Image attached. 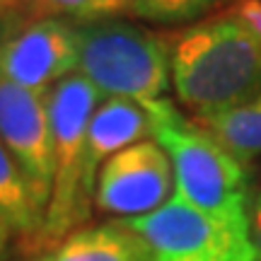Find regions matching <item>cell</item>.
Instances as JSON below:
<instances>
[{"mask_svg": "<svg viewBox=\"0 0 261 261\" xmlns=\"http://www.w3.org/2000/svg\"><path fill=\"white\" fill-rule=\"evenodd\" d=\"M172 87L196 119L261 92V44L234 17L191 24L169 48Z\"/></svg>", "mask_w": 261, "mask_h": 261, "instance_id": "cell-1", "label": "cell"}, {"mask_svg": "<svg viewBox=\"0 0 261 261\" xmlns=\"http://www.w3.org/2000/svg\"><path fill=\"white\" fill-rule=\"evenodd\" d=\"M140 104L148 114L150 138L172 162L174 196L213 218H247L252 187L242 162L196 119L184 116L172 99L162 97Z\"/></svg>", "mask_w": 261, "mask_h": 261, "instance_id": "cell-2", "label": "cell"}, {"mask_svg": "<svg viewBox=\"0 0 261 261\" xmlns=\"http://www.w3.org/2000/svg\"><path fill=\"white\" fill-rule=\"evenodd\" d=\"M77 73L102 97L155 102L172 85L169 46L162 39L121 17H102L75 24Z\"/></svg>", "mask_w": 261, "mask_h": 261, "instance_id": "cell-3", "label": "cell"}, {"mask_svg": "<svg viewBox=\"0 0 261 261\" xmlns=\"http://www.w3.org/2000/svg\"><path fill=\"white\" fill-rule=\"evenodd\" d=\"M46 102L54 130V187L37 242L39 254L85 227L92 213V196L85 189V136L102 94L80 73H73L48 90Z\"/></svg>", "mask_w": 261, "mask_h": 261, "instance_id": "cell-4", "label": "cell"}, {"mask_svg": "<svg viewBox=\"0 0 261 261\" xmlns=\"http://www.w3.org/2000/svg\"><path fill=\"white\" fill-rule=\"evenodd\" d=\"M123 223L148 242L152 261H256L247 218H213L177 196Z\"/></svg>", "mask_w": 261, "mask_h": 261, "instance_id": "cell-5", "label": "cell"}, {"mask_svg": "<svg viewBox=\"0 0 261 261\" xmlns=\"http://www.w3.org/2000/svg\"><path fill=\"white\" fill-rule=\"evenodd\" d=\"M73 73H77V34L68 19L17 15L0 37V80L5 83L46 94Z\"/></svg>", "mask_w": 261, "mask_h": 261, "instance_id": "cell-6", "label": "cell"}, {"mask_svg": "<svg viewBox=\"0 0 261 261\" xmlns=\"http://www.w3.org/2000/svg\"><path fill=\"white\" fill-rule=\"evenodd\" d=\"M174 196V172L167 152L152 138L116 152L99 169L94 208L130 220L155 213Z\"/></svg>", "mask_w": 261, "mask_h": 261, "instance_id": "cell-7", "label": "cell"}, {"mask_svg": "<svg viewBox=\"0 0 261 261\" xmlns=\"http://www.w3.org/2000/svg\"><path fill=\"white\" fill-rule=\"evenodd\" d=\"M46 94L0 80V140L44 205H48L54 187V130Z\"/></svg>", "mask_w": 261, "mask_h": 261, "instance_id": "cell-8", "label": "cell"}, {"mask_svg": "<svg viewBox=\"0 0 261 261\" xmlns=\"http://www.w3.org/2000/svg\"><path fill=\"white\" fill-rule=\"evenodd\" d=\"M150 138V121L143 104L126 97H104L87 123L85 136V189L92 196L99 169L116 152Z\"/></svg>", "mask_w": 261, "mask_h": 261, "instance_id": "cell-9", "label": "cell"}, {"mask_svg": "<svg viewBox=\"0 0 261 261\" xmlns=\"http://www.w3.org/2000/svg\"><path fill=\"white\" fill-rule=\"evenodd\" d=\"M32 261H152L148 242L123 220L90 225Z\"/></svg>", "mask_w": 261, "mask_h": 261, "instance_id": "cell-10", "label": "cell"}, {"mask_svg": "<svg viewBox=\"0 0 261 261\" xmlns=\"http://www.w3.org/2000/svg\"><path fill=\"white\" fill-rule=\"evenodd\" d=\"M44 201L34 191L17 160L10 155L0 140V225L10 232V237L27 240L29 247L37 249L44 230Z\"/></svg>", "mask_w": 261, "mask_h": 261, "instance_id": "cell-11", "label": "cell"}, {"mask_svg": "<svg viewBox=\"0 0 261 261\" xmlns=\"http://www.w3.org/2000/svg\"><path fill=\"white\" fill-rule=\"evenodd\" d=\"M244 167L261 158V92L223 112L196 119Z\"/></svg>", "mask_w": 261, "mask_h": 261, "instance_id": "cell-12", "label": "cell"}, {"mask_svg": "<svg viewBox=\"0 0 261 261\" xmlns=\"http://www.w3.org/2000/svg\"><path fill=\"white\" fill-rule=\"evenodd\" d=\"M128 0H15L10 8L27 10L29 17H58L68 22H90V19L116 17L126 12Z\"/></svg>", "mask_w": 261, "mask_h": 261, "instance_id": "cell-13", "label": "cell"}, {"mask_svg": "<svg viewBox=\"0 0 261 261\" xmlns=\"http://www.w3.org/2000/svg\"><path fill=\"white\" fill-rule=\"evenodd\" d=\"M215 3L218 0H128L123 15L148 19V22H162V24H179V22L198 19Z\"/></svg>", "mask_w": 261, "mask_h": 261, "instance_id": "cell-14", "label": "cell"}, {"mask_svg": "<svg viewBox=\"0 0 261 261\" xmlns=\"http://www.w3.org/2000/svg\"><path fill=\"white\" fill-rule=\"evenodd\" d=\"M230 17H234L261 44V0H237Z\"/></svg>", "mask_w": 261, "mask_h": 261, "instance_id": "cell-15", "label": "cell"}, {"mask_svg": "<svg viewBox=\"0 0 261 261\" xmlns=\"http://www.w3.org/2000/svg\"><path fill=\"white\" fill-rule=\"evenodd\" d=\"M247 225H249V240H252L256 261H261V189H252V194H249Z\"/></svg>", "mask_w": 261, "mask_h": 261, "instance_id": "cell-16", "label": "cell"}, {"mask_svg": "<svg viewBox=\"0 0 261 261\" xmlns=\"http://www.w3.org/2000/svg\"><path fill=\"white\" fill-rule=\"evenodd\" d=\"M8 240H10V232L0 225V261H3V254H5V247H8Z\"/></svg>", "mask_w": 261, "mask_h": 261, "instance_id": "cell-17", "label": "cell"}, {"mask_svg": "<svg viewBox=\"0 0 261 261\" xmlns=\"http://www.w3.org/2000/svg\"><path fill=\"white\" fill-rule=\"evenodd\" d=\"M12 3H15V0H3V5H0V10H5V8H10V5H12Z\"/></svg>", "mask_w": 261, "mask_h": 261, "instance_id": "cell-18", "label": "cell"}, {"mask_svg": "<svg viewBox=\"0 0 261 261\" xmlns=\"http://www.w3.org/2000/svg\"><path fill=\"white\" fill-rule=\"evenodd\" d=\"M0 5H3V0H0Z\"/></svg>", "mask_w": 261, "mask_h": 261, "instance_id": "cell-19", "label": "cell"}]
</instances>
